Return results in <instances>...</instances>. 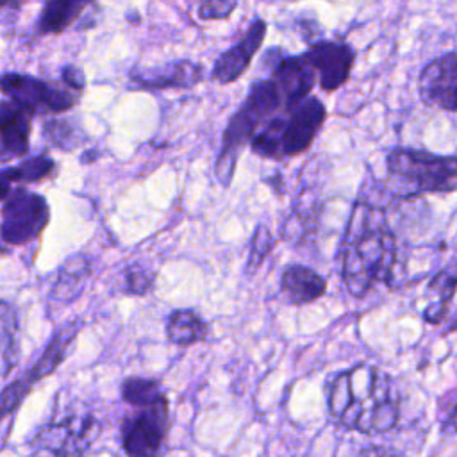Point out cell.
I'll list each match as a JSON object with an SVG mask.
<instances>
[{
  "mask_svg": "<svg viewBox=\"0 0 457 457\" xmlns=\"http://www.w3.org/2000/svg\"><path fill=\"white\" fill-rule=\"evenodd\" d=\"M341 255V277L346 291L362 298L377 284H391L396 264V241L386 214L357 202L348 218Z\"/></svg>",
  "mask_w": 457,
  "mask_h": 457,
  "instance_id": "cell-1",
  "label": "cell"
},
{
  "mask_svg": "<svg viewBox=\"0 0 457 457\" xmlns=\"http://www.w3.org/2000/svg\"><path fill=\"white\" fill-rule=\"evenodd\" d=\"M328 409L339 425L368 436L391 430L400 416L393 378L368 364L343 370L332 378Z\"/></svg>",
  "mask_w": 457,
  "mask_h": 457,
  "instance_id": "cell-2",
  "label": "cell"
},
{
  "mask_svg": "<svg viewBox=\"0 0 457 457\" xmlns=\"http://www.w3.org/2000/svg\"><path fill=\"white\" fill-rule=\"evenodd\" d=\"M325 118L323 102L307 95L268 118L250 137V148L268 159H287L303 154L318 136Z\"/></svg>",
  "mask_w": 457,
  "mask_h": 457,
  "instance_id": "cell-3",
  "label": "cell"
},
{
  "mask_svg": "<svg viewBox=\"0 0 457 457\" xmlns=\"http://www.w3.org/2000/svg\"><path fill=\"white\" fill-rule=\"evenodd\" d=\"M284 105H287L284 93L278 84L270 77L252 84L245 102L232 114L221 139V150L216 161V175L223 186H228L237 157L241 150L248 145L253 132L273 114H277Z\"/></svg>",
  "mask_w": 457,
  "mask_h": 457,
  "instance_id": "cell-4",
  "label": "cell"
},
{
  "mask_svg": "<svg viewBox=\"0 0 457 457\" xmlns=\"http://www.w3.org/2000/svg\"><path fill=\"white\" fill-rule=\"evenodd\" d=\"M386 164L407 195L457 191V155L398 146L389 152Z\"/></svg>",
  "mask_w": 457,
  "mask_h": 457,
  "instance_id": "cell-5",
  "label": "cell"
},
{
  "mask_svg": "<svg viewBox=\"0 0 457 457\" xmlns=\"http://www.w3.org/2000/svg\"><path fill=\"white\" fill-rule=\"evenodd\" d=\"M80 328L82 320H71L61 325L52 334L43 353L34 361V364L0 391V425L18 412V409L37 382L52 375L66 361L68 352L73 346Z\"/></svg>",
  "mask_w": 457,
  "mask_h": 457,
  "instance_id": "cell-6",
  "label": "cell"
},
{
  "mask_svg": "<svg viewBox=\"0 0 457 457\" xmlns=\"http://www.w3.org/2000/svg\"><path fill=\"white\" fill-rule=\"evenodd\" d=\"M50 221L46 198L20 184L2 202L0 237L4 245L23 246L36 241Z\"/></svg>",
  "mask_w": 457,
  "mask_h": 457,
  "instance_id": "cell-7",
  "label": "cell"
},
{
  "mask_svg": "<svg viewBox=\"0 0 457 457\" xmlns=\"http://www.w3.org/2000/svg\"><path fill=\"white\" fill-rule=\"evenodd\" d=\"M100 430V420L91 412H66L37 428L29 445L34 453L80 455L93 445Z\"/></svg>",
  "mask_w": 457,
  "mask_h": 457,
  "instance_id": "cell-8",
  "label": "cell"
},
{
  "mask_svg": "<svg viewBox=\"0 0 457 457\" xmlns=\"http://www.w3.org/2000/svg\"><path fill=\"white\" fill-rule=\"evenodd\" d=\"M0 93L12 98L34 114H62L79 104L80 93L64 84L50 82L20 71H5L0 75Z\"/></svg>",
  "mask_w": 457,
  "mask_h": 457,
  "instance_id": "cell-9",
  "label": "cell"
},
{
  "mask_svg": "<svg viewBox=\"0 0 457 457\" xmlns=\"http://www.w3.org/2000/svg\"><path fill=\"white\" fill-rule=\"evenodd\" d=\"M170 430V403L168 398L146 405L134 407L120 425V441L127 455L145 457L157 455Z\"/></svg>",
  "mask_w": 457,
  "mask_h": 457,
  "instance_id": "cell-10",
  "label": "cell"
},
{
  "mask_svg": "<svg viewBox=\"0 0 457 457\" xmlns=\"http://www.w3.org/2000/svg\"><path fill=\"white\" fill-rule=\"evenodd\" d=\"M302 55L316 71L320 87L323 91L341 87L348 80L355 61V52L350 45L325 39L311 43Z\"/></svg>",
  "mask_w": 457,
  "mask_h": 457,
  "instance_id": "cell-11",
  "label": "cell"
},
{
  "mask_svg": "<svg viewBox=\"0 0 457 457\" xmlns=\"http://www.w3.org/2000/svg\"><path fill=\"white\" fill-rule=\"evenodd\" d=\"M420 96L425 104L443 111H457V50L432 59L418 79Z\"/></svg>",
  "mask_w": 457,
  "mask_h": 457,
  "instance_id": "cell-12",
  "label": "cell"
},
{
  "mask_svg": "<svg viewBox=\"0 0 457 457\" xmlns=\"http://www.w3.org/2000/svg\"><path fill=\"white\" fill-rule=\"evenodd\" d=\"M34 116L32 109L12 98L0 100V162L29 155Z\"/></svg>",
  "mask_w": 457,
  "mask_h": 457,
  "instance_id": "cell-13",
  "label": "cell"
},
{
  "mask_svg": "<svg viewBox=\"0 0 457 457\" xmlns=\"http://www.w3.org/2000/svg\"><path fill=\"white\" fill-rule=\"evenodd\" d=\"M129 77L139 89H184L198 84L204 77V70L193 61L180 59L154 68H134Z\"/></svg>",
  "mask_w": 457,
  "mask_h": 457,
  "instance_id": "cell-14",
  "label": "cell"
},
{
  "mask_svg": "<svg viewBox=\"0 0 457 457\" xmlns=\"http://www.w3.org/2000/svg\"><path fill=\"white\" fill-rule=\"evenodd\" d=\"M264 36H266V21L257 18L243 34V37L214 61L212 73H211L212 79L221 84H230L237 80L246 71L252 57L261 48Z\"/></svg>",
  "mask_w": 457,
  "mask_h": 457,
  "instance_id": "cell-15",
  "label": "cell"
},
{
  "mask_svg": "<svg viewBox=\"0 0 457 457\" xmlns=\"http://www.w3.org/2000/svg\"><path fill=\"white\" fill-rule=\"evenodd\" d=\"M280 87V91L286 96L287 104H293L311 93V89L316 84V71L312 66L305 61V57L300 55H282L278 54L277 62L271 68L270 75Z\"/></svg>",
  "mask_w": 457,
  "mask_h": 457,
  "instance_id": "cell-16",
  "label": "cell"
},
{
  "mask_svg": "<svg viewBox=\"0 0 457 457\" xmlns=\"http://www.w3.org/2000/svg\"><path fill=\"white\" fill-rule=\"evenodd\" d=\"M93 273V259L86 253L70 255L57 270L55 280L50 287L48 298L57 305L73 302L84 291Z\"/></svg>",
  "mask_w": 457,
  "mask_h": 457,
  "instance_id": "cell-17",
  "label": "cell"
},
{
  "mask_svg": "<svg viewBox=\"0 0 457 457\" xmlns=\"http://www.w3.org/2000/svg\"><path fill=\"white\" fill-rule=\"evenodd\" d=\"M280 289L293 305L312 303L327 293V280L303 264H289L280 277Z\"/></svg>",
  "mask_w": 457,
  "mask_h": 457,
  "instance_id": "cell-18",
  "label": "cell"
},
{
  "mask_svg": "<svg viewBox=\"0 0 457 457\" xmlns=\"http://www.w3.org/2000/svg\"><path fill=\"white\" fill-rule=\"evenodd\" d=\"M96 0H45L36 18V32L39 36L61 34L73 27Z\"/></svg>",
  "mask_w": 457,
  "mask_h": 457,
  "instance_id": "cell-19",
  "label": "cell"
},
{
  "mask_svg": "<svg viewBox=\"0 0 457 457\" xmlns=\"http://www.w3.org/2000/svg\"><path fill=\"white\" fill-rule=\"evenodd\" d=\"M21 359V327L16 307L0 298V378L9 377Z\"/></svg>",
  "mask_w": 457,
  "mask_h": 457,
  "instance_id": "cell-20",
  "label": "cell"
},
{
  "mask_svg": "<svg viewBox=\"0 0 457 457\" xmlns=\"http://www.w3.org/2000/svg\"><path fill=\"white\" fill-rule=\"evenodd\" d=\"M55 161L48 154L23 157L18 164L0 170V202L11 193L12 184H36L55 173Z\"/></svg>",
  "mask_w": 457,
  "mask_h": 457,
  "instance_id": "cell-21",
  "label": "cell"
},
{
  "mask_svg": "<svg viewBox=\"0 0 457 457\" xmlns=\"http://www.w3.org/2000/svg\"><path fill=\"white\" fill-rule=\"evenodd\" d=\"M209 325L193 309H173L166 318V337L171 345L189 346L205 341Z\"/></svg>",
  "mask_w": 457,
  "mask_h": 457,
  "instance_id": "cell-22",
  "label": "cell"
},
{
  "mask_svg": "<svg viewBox=\"0 0 457 457\" xmlns=\"http://www.w3.org/2000/svg\"><path fill=\"white\" fill-rule=\"evenodd\" d=\"M427 293L434 295V300L423 311V320L437 325L446 316V311L457 293V264L446 266L437 271L428 282Z\"/></svg>",
  "mask_w": 457,
  "mask_h": 457,
  "instance_id": "cell-23",
  "label": "cell"
},
{
  "mask_svg": "<svg viewBox=\"0 0 457 457\" xmlns=\"http://www.w3.org/2000/svg\"><path fill=\"white\" fill-rule=\"evenodd\" d=\"M120 395L121 400L132 407H146L168 398L157 380L145 377L125 378L120 386Z\"/></svg>",
  "mask_w": 457,
  "mask_h": 457,
  "instance_id": "cell-24",
  "label": "cell"
},
{
  "mask_svg": "<svg viewBox=\"0 0 457 457\" xmlns=\"http://www.w3.org/2000/svg\"><path fill=\"white\" fill-rule=\"evenodd\" d=\"M43 134L52 146L66 152L80 146L86 139L80 127L73 125L71 120H48L43 127Z\"/></svg>",
  "mask_w": 457,
  "mask_h": 457,
  "instance_id": "cell-25",
  "label": "cell"
},
{
  "mask_svg": "<svg viewBox=\"0 0 457 457\" xmlns=\"http://www.w3.org/2000/svg\"><path fill=\"white\" fill-rule=\"evenodd\" d=\"M155 273L139 262H132L123 271V289L132 296H145L154 289Z\"/></svg>",
  "mask_w": 457,
  "mask_h": 457,
  "instance_id": "cell-26",
  "label": "cell"
},
{
  "mask_svg": "<svg viewBox=\"0 0 457 457\" xmlns=\"http://www.w3.org/2000/svg\"><path fill=\"white\" fill-rule=\"evenodd\" d=\"M275 245V239L270 232V228L262 223L257 225V228L253 230V236L250 239V253H248V270L253 273L268 257V253L271 252Z\"/></svg>",
  "mask_w": 457,
  "mask_h": 457,
  "instance_id": "cell-27",
  "label": "cell"
},
{
  "mask_svg": "<svg viewBox=\"0 0 457 457\" xmlns=\"http://www.w3.org/2000/svg\"><path fill=\"white\" fill-rule=\"evenodd\" d=\"M237 0H204L198 7V16L202 20H223L234 11Z\"/></svg>",
  "mask_w": 457,
  "mask_h": 457,
  "instance_id": "cell-28",
  "label": "cell"
},
{
  "mask_svg": "<svg viewBox=\"0 0 457 457\" xmlns=\"http://www.w3.org/2000/svg\"><path fill=\"white\" fill-rule=\"evenodd\" d=\"M61 82L66 87L80 93L86 87V75L80 68H77L73 64H66L61 68Z\"/></svg>",
  "mask_w": 457,
  "mask_h": 457,
  "instance_id": "cell-29",
  "label": "cell"
},
{
  "mask_svg": "<svg viewBox=\"0 0 457 457\" xmlns=\"http://www.w3.org/2000/svg\"><path fill=\"white\" fill-rule=\"evenodd\" d=\"M25 0H0V11H20Z\"/></svg>",
  "mask_w": 457,
  "mask_h": 457,
  "instance_id": "cell-30",
  "label": "cell"
},
{
  "mask_svg": "<svg viewBox=\"0 0 457 457\" xmlns=\"http://www.w3.org/2000/svg\"><path fill=\"white\" fill-rule=\"evenodd\" d=\"M450 425H452L453 432H457V403H455V407H453V411L450 414Z\"/></svg>",
  "mask_w": 457,
  "mask_h": 457,
  "instance_id": "cell-31",
  "label": "cell"
},
{
  "mask_svg": "<svg viewBox=\"0 0 457 457\" xmlns=\"http://www.w3.org/2000/svg\"><path fill=\"white\" fill-rule=\"evenodd\" d=\"M0 253H7V248L2 246V245H0Z\"/></svg>",
  "mask_w": 457,
  "mask_h": 457,
  "instance_id": "cell-32",
  "label": "cell"
}]
</instances>
